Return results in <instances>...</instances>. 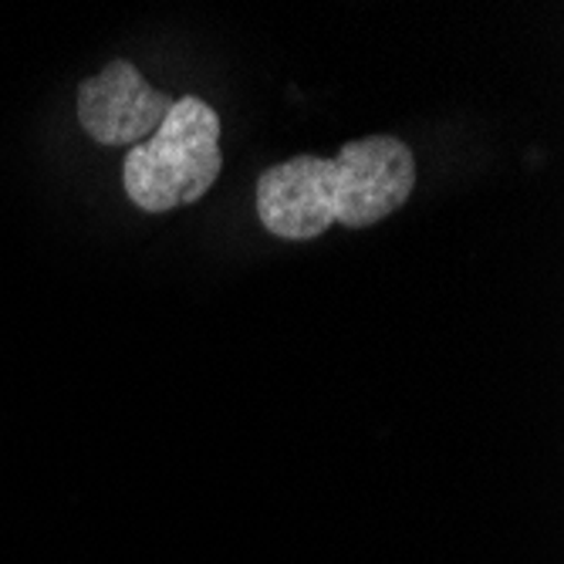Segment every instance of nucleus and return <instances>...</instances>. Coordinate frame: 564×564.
<instances>
[{
    "label": "nucleus",
    "mask_w": 564,
    "mask_h": 564,
    "mask_svg": "<svg viewBox=\"0 0 564 564\" xmlns=\"http://www.w3.org/2000/svg\"><path fill=\"white\" fill-rule=\"evenodd\" d=\"M416 186V156L395 135L345 142L335 160L304 152L258 176V217L268 234L315 240L332 224L362 230L395 214Z\"/></svg>",
    "instance_id": "f257e3e1"
},
{
    "label": "nucleus",
    "mask_w": 564,
    "mask_h": 564,
    "mask_svg": "<svg viewBox=\"0 0 564 564\" xmlns=\"http://www.w3.org/2000/svg\"><path fill=\"white\" fill-rule=\"evenodd\" d=\"M220 170V116L207 98L183 95L173 101L163 126L129 149L122 186L139 210L166 214L207 196Z\"/></svg>",
    "instance_id": "f03ea898"
},
{
    "label": "nucleus",
    "mask_w": 564,
    "mask_h": 564,
    "mask_svg": "<svg viewBox=\"0 0 564 564\" xmlns=\"http://www.w3.org/2000/svg\"><path fill=\"white\" fill-rule=\"evenodd\" d=\"M173 101L152 88L132 62H109L78 85V122L98 145H139L163 126Z\"/></svg>",
    "instance_id": "7ed1b4c3"
}]
</instances>
